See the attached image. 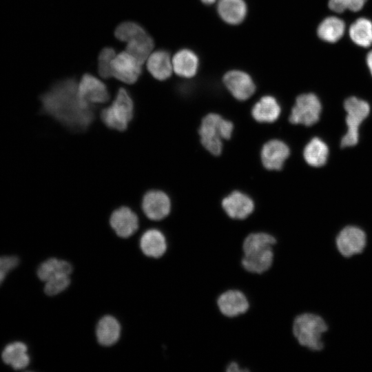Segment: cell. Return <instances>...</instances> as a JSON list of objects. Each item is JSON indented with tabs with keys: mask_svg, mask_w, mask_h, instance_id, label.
Returning a JSON list of instances; mask_svg holds the SVG:
<instances>
[{
	"mask_svg": "<svg viewBox=\"0 0 372 372\" xmlns=\"http://www.w3.org/2000/svg\"><path fill=\"white\" fill-rule=\"evenodd\" d=\"M222 207L229 218L244 220L253 212L254 203L247 195L235 191L223 200Z\"/></svg>",
	"mask_w": 372,
	"mask_h": 372,
	"instance_id": "14",
	"label": "cell"
},
{
	"mask_svg": "<svg viewBox=\"0 0 372 372\" xmlns=\"http://www.w3.org/2000/svg\"><path fill=\"white\" fill-rule=\"evenodd\" d=\"M227 372H241L249 371L248 369H241L240 365L236 362H231L226 367Z\"/></svg>",
	"mask_w": 372,
	"mask_h": 372,
	"instance_id": "36",
	"label": "cell"
},
{
	"mask_svg": "<svg viewBox=\"0 0 372 372\" xmlns=\"http://www.w3.org/2000/svg\"><path fill=\"white\" fill-rule=\"evenodd\" d=\"M41 112L75 132H84L94 119V107L78 94V83L68 78L54 83L40 96Z\"/></svg>",
	"mask_w": 372,
	"mask_h": 372,
	"instance_id": "1",
	"label": "cell"
},
{
	"mask_svg": "<svg viewBox=\"0 0 372 372\" xmlns=\"http://www.w3.org/2000/svg\"><path fill=\"white\" fill-rule=\"evenodd\" d=\"M19 263V259L16 256L0 257V285L3 282L7 273L15 268Z\"/></svg>",
	"mask_w": 372,
	"mask_h": 372,
	"instance_id": "33",
	"label": "cell"
},
{
	"mask_svg": "<svg viewBox=\"0 0 372 372\" xmlns=\"http://www.w3.org/2000/svg\"><path fill=\"white\" fill-rule=\"evenodd\" d=\"M352 41L358 46L367 48L372 45V21L361 17L355 20L349 30Z\"/></svg>",
	"mask_w": 372,
	"mask_h": 372,
	"instance_id": "26",
	"label": "cell"
},
{
	"mask_svg": "<svg viewBox=\"0 0 372 372\" xmlns=\"http://www.w3.org/2000/svg\"><path fill=\"white\" fill-rule=\"evenodd\" d=\"M141 65L127 51L116 54L111 63L112 76L127 84H133L141 74Z\"/></svg>",
	"mask_w": 372,
	"mask_h": 372,
	"instance_id": "7",
	"label": "cell"
},
{
	"mask_svg": "<svg viewBox=\"0 0 372 372\" xmlns=\"http://www.w3.org/2000/svg\"><path fill=\"white\" fill-rule=\"evenodd\" d=\"M96 333L100 344L105 347L112 346L120 338L121 326L114 317L105 316L99 321Z\"/></svg>",
	"mask_w": 372,
	"mask_h": 372,
	"instance_id": "21",
	"label": "cell"
},
{
	"mask_svg": "<svg viewBox=\"0 0 372 372\" xmlns=\"http://www.w3.org/2000/svg\"><path fill=\"white\" fill-rule=\"evenodd\" d=\"M336 247L345 257H351L361 253L366 244L365 232L356 226L343 228L336 237Z\"/></svg>",
	"mask_w": 372,
	"mask_h": 372,
	"instance_id": "9",
	"label": "cell"
},
{
	"mask_svg": "<svg viewBox=\"0 0 372 372\" xmlns=\"http://www.w3.org/2000/svg\"><path fill=\"white\" fill-rule=\"evenodd\" d=\"M366 2V0H352L348 7V10L352 12H358L364 7Z\"/></svg>",
	"mask_w": 372,
	"mask_h": 372,
	"instance_id": "35",
	"label": "cell"
},
{
	"mask_svg": "<svg viewBox=\"0 0 372 372\" xmlns=\"http://www.w3.org/2000/svg\"><path fill=\"white\" fill-rule=\"evenodd\" d=\"M147 68L156 79L164 81L172 73V60L168 52L159 50L151 53L147 59Z\"/></svg>",
	"mask_w": 372,
	"mask_h": 372,
	"instance_id": "17",
	"label": "cell"
},
{
	"mask_svg": "<svg viewBox=\"0 0 372 372\" xmlns=\"http://www.w3.org/2000/svg\"><path fill=\"white\" fill-rule=\"evenodd\" d=\"M205 4L214 3L216 0H201Z\"/></svg>",
	"mask_w": 372,
	"mask_h": 372,
	"instance_id": "38",
	"label": "cell"
},
{
	"mask_svg": "<svg viewBox=\"0 0 372 372\" xmlns=\"http://www.w3.org/2000/svg\"><path fill=\"white\" fill-rule=\"evenodd\" d=\"M223 82L233 96L240 101L250 98L256 90L251 76L240 70L227 72L223 77Z\"/></svg>",
	"mask_w": 372,
	"mask_h": 372,
	"instance_id": "13",
	"label": "cell"
},
{
	"mask_svg": "<svg viewBox=\"0 0 372 372\" xmlns=\"http://www.w3.org/2000/svg\"><path fill=\"white\" fill-rule=\"evenodd\" d=\"M328 327L319 316L304 313L297 316L292 324V333L302 347L312 351L323 348L322 335Z\"/></svg>",
	"mask_w": 372,
	"mask_h": 372,
	"instance_id": "2",
	"label": "cell"
},
{
	"mask_svg": "<svg viewBox=\"0 0 372 372\" xmlns=\"http://www.w3.org/2000/svg\"><path fill=\"white\" fill-rule=\"evenodd\" d=\"M78 94L81 99L91 106L106 103L110 99L107 86L90 74H84L78 83Z\"/></svg>",
	"mask_w": 372,
	"mask_h": 372,
	"instance_id": "8",
	"label": "cell"
},
{
	"mask_svg": "<svg viewBox=\"0 0 372 372\" xmlns=\"http://www.w3.org/2000/svg\"><path fill=\"white\" fill-rule=\"evenodd\" d=\"M321 111L322 105L316 94H302L296 98L289 120L293 124L311 126L318 121Z\"/></svg>",
	"mask_w": 372,
	"mask_h": 372,
	"instance_id": "6",
	"label": "cell"
},
{
	"mask_svg": "<svg viewBox=\"0 0 372 372\" xmlns=\"http://www.w3.org/2000/svg\"><path fill=\"white\" fill-rule=\"evenodd\" d=\"M154 48V41L147 32L127 43L126 51L143 64L150 55Z\"/></svg>",
	"mask_w": 372,
	"mask_h": 372,
	"instance_id": "28",
	"label": "cell"
},
{
	"mask_svg": "<svg viewBox=\"0 0 372 372\" xmlns=\"http://www.w3.org/2000/svg\"><path fill=\"white\" fill-rule=\"evenodd\" d=\"M116 55V52L111 47L104 48L98 56V72L99 75L104 79L112 76L111 63Z\"/></svg>",
	"mask_w": 372,
	"mask_h": 372,
	"instance_id": "31",
	"label": "cell"
},
{
	"mask_svg": "<svg viewBox=\"0 0 372 372\" xmlns=\"http://www.w3.org/2000/svg\"><path fill=\"white\" fill-rule=\"evenodd\" d=\"M366 61L369 70L372 75V50L367 54Z\"/></svg>",
	"mask_w": 372,
	"mask_h": 372,
	"instance_id": "37",
	"label": "cell"
},
{
	"mask_svg": "<svg viewBox=\"0 0 372 372\" xmlns=\"http://www.w3.org/2000/svg\"><path fill=\"white\" fill-rule=\"evenodd\" d=\"M289 154V148L283 141L277 139L271 140L262 148V165L269 170H280Z\"/></svg>",
	"mask_w": 372,
	"mask_h": 372,
	"instance_id": "15",
	"label": "cell"
},
{
	"mask_svg": "<svg viewBox=\"0 0 372 372\" xmlns=\"http://www.w3.org/2000/svg\"><path fill=\"white\" fill-rule=\"evenodd\" d=\"M110 223L115 233L121 238H128L138 228L136 214L127 207H121L113 211Z\"/></svg>",
	"mask_w": 372,
	"mask_h": 372,
	"instance_id": "16",
	"label": "cell"
},
{
	"mask_svg": "<svg viewBox=\"0 0 372 372\" xmlns=\"http://www.w3.org/2000/svg\"><path fill=\"white\" fill-rule=\"evenodd\" d=\"M274 258L273 247H266L242 253L240 263L246 271L262 274L273 267Z\"/></svg>",
	"mask_w": 372,
	"mask_h": 372,
	"instance_id": "11",
	"label": "cell"
},
{
	"mask_svg": "<svg viewBox=\"0 0 372 372\" xmlns=\"http://www.w3.org/2000/svg\"><path fill=\"white\" fill-rule=\"evenodd\" d=\"M233 129L231 122L217 114H208L203 118L198 130L200 142L211 154L218 156L222 152V141L230 138Z\"/></svg>",
	"mask_w": 372,
	"mask_h": 372,
	"instance_id": "3",
	"label": "cell"
},
{
	"mask_svg": "<svg viewBox=\"0 0 372 372\" xmlns=\"http://www.w3.org/2000/svg\"><path fill=\"white\" fill-rule=\"evenodd\" d=\"M142 209L146 216L153 220H160L168 216L171 209L169 196L159 190H150L142 200Z\"/></svg>",
	"mask_w": 372,
	"mask_h": 372,
	"instance_id": "12",
	"label": "cell"
},
{
	"mask_svg": "<svg viewBox=\"0 0 372 372\" xmlns=\"http://www.w3.org/2000/svg\"><path fill=\"white\" fill-rule=\"evenodd\" d=\"M220 313L227 318H235L245 314L250 307L247 296L238 289H227L221 293L216 300Z\"/></svg>",
	"mask_w": 372,
	"mask_h": 372,
	"instance_id": "10",
	"label": "cell"
},
{
	"mask_svg": "<svg viewBox=\"0 0 372 372\" xmlns=\"http://www.w3.org/2000/svg\"><path fill=\"white\" fill-rule=\"evenodd\" d=\"M167 242L163 234L155 229L146 231L141 236L140 247L143 253L149 257L158 258L167 251Z\"/></svg>",
	"mask_w": 372,
	"mask_h": 372,
	"instance_id": "18",
	"label": "cell"
},
{
	"mask_svg": "<svg viewBox=\"0 0 372 372\" xmlns=\"http://www.w3.org/2000/svg\"><path fill=\"white\" fill-rule=\"evenodd\" d=\"M72 271V267L68 262L53 258L41 264L37 269V276L41 280L46 282L58 275H70Z\"/></svg>",
	"mask_w": 372,
	"mask_h": 372,
	"instance_id": "27",
	"label": "cell"
},
{
	"mask_svg": "<svg viewBox=\"0 0 372 372\" xmlns=\"http://www.w3.org/2000/svg\"><path fill=\"white\" fill-rule=\"evenodd\" d=\"M352 0H329L328 6L332 11L341 13L345 10H348V7Z\"/></svg>",
	"mask_w": 372,
	"mask_h": 372,
	"instance_id": "34",
	"label": "cell"
},
{
	"mask_svg": "<svg viewBox=\"0 0 372 372\" xmlns=\"http://www.w3.org/2000/svg\"><path fill=\"white\" fill-rule=\"evenodd\" d=\"M303 156L309 165L321 167L327 163L329 156L328 146L322 139L314 137L304 147Z\"/></svg>",
	"mask_w": 372,
	"mask_h": 372,
	"instance_id": "24",
	"label": "cell"
},
{
	"mask_svg": "<svg viewBox=\"0 0 372 372\" xmlns=\"http://www.w3.org/2000/svg\"><path fill=\"white\" fill-rule=\"evenodd\" d=\"M134 102L125 88H120L110 105L104 108L101 118L109 128L124 131L134 116Z\"/></svg>",
	"mask_w": 372,
	"mask_h": 372,
	"instance_id": "4",
	"label": "cell"
},
{
	"mask_svg": "<svg viewBox=\"0 0 372 372\" xmlns=\"http://www.w3.org/2000/svg\"><path fill=\"white\" fill-rule=\"evenodd\" d=\"M146 32L140 24L134 21H125L116 27L114 34L118 40L127 43Z\"/></svg>",
	"mask_w": 372,
	"mask_h": 372,
	"instance_id": "30",
	"label": "cell"
},
{
	"mask_svg": "<svg viewBox=\"0 0 372 372\" xmlns=\"http://www.w3.org/2000/svg\"><path fill=\"white\" fill-rule=\"evenodd\" d=\"M172 60L173 70L177 75L191 78L196 74L198 59L194 52L187 49L180 50L174 54Z\"/></svg>",
	"mask_w": 372,
	"mask_h": 372,
	"instance_id": "20",
	"label": "cell"
},
{
	"mask_svg": "<svg viewBox=\"0 0 372 372\" xmlns=\"http://www.w3.org/2000/svg\"><path fill=\"white\" fill-rule=\"evenodd\" d=\"M45 282V293L48 296H55L63 291L70 285V275H58L51 278Z\"/></svg>",
	"mask_w": 372,
	"mask_h": 372,
	"instance_id": "32",
	"label": "cell"
},
{
	"mask_svg": "<svg viewBox=\"0 0 372 372\" xmlns=\"http://www.w3.org/2000/svg\"><path fill=\"white\" fill-rule=\"evenodd\" d=\"M218 12L225 22L236 25L244 20L247 7L243 0H219Z\"/></svg>",
	"mask_w": 372,
	"mask_h": 372,
	"instance_id": "22",
	"label": "cell"
},
{
	"mask_svg": "<svg viewBox=\"0 0 372 372\" xmlns=\"http://www.w3.org/2000/svg\"><path fill=\"white\" fill-rule=\"evenodd\" d=\"M280 114V107L276 99L271 96H262L253 106L251 114L259 123H273Z\"/></svg>",
	"mask_w": 372,
	"mask_h": 372,
	"instance_id": "19",
	"label": "cell"
},
{
	"mask_svg": "<svg viewBox=\"0 0 372 372\" xmlns=\"http://www.w3.org/2000/svg\"><path fill=\"white\" fill-rule=\"evenodd\" d=\"M347 112V131L341 140V147H352L359 141V127L370 112L369 104L355 96L347 99L344 103Z\"/></svg>",
	"mask_w": 372,
	"mask_h": 372,
	"instance_id": "5",
	"label": "cell"
},
{
	"mask_svg": "<svg viewBox=\"0 0 372 372\" xmlns=\"http://www.w3.org/2000/svg\"><path fill=\"white\" fill-rule=\"evenodd\" d=\"M277 239L271 234L266 232H254L247 235L242 243V253L254 249L266 247H273Z\"/></svg>",
	"mask_w": 372,
	"mask_h": 372,
	"instance_id": "29",
	"label": "cell"
},
{
	"mask_svg": "<svg viewBox=\"0 0 372 372\" xmlns=\"http://www.w3.org/2000/svg\"><path fill=\"white\" fill-rule=\"evenodd\" d=\"M345 23L343 20L337 17L325 18L319 24L317 33L318 37L324 41L335 43L344 35Z\"/></svg>",
	"mask_w": 372,
	"mask_h": 372,
	"instance_id": "25",
	"label": "cell"
},
{
	"mask_svg": "<svg viewBox=\"0 0 372 372\" xmlns=\"http://www.w3.org/2000/svg\"><path fill=\"white\" fill-rule=\"evenodd\" d=\"M27 346L21 342L8 344L2 352L3 361L10 365L14 369L25 368L30 363Z\"/></svg>",
	"mask_w": 372,
	"mask_h": 372,
	"instance_id": "23",
	"label": "cell"
}]
</instances>
